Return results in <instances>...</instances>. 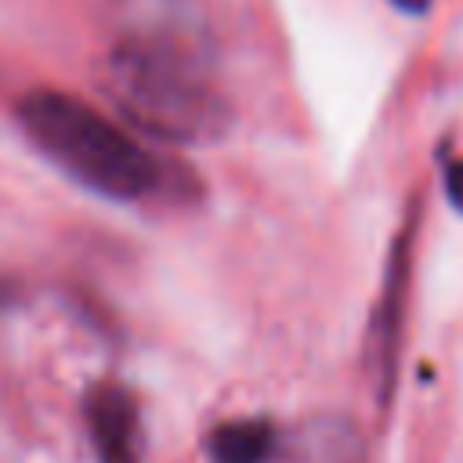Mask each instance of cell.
Instances as JSON below:
<instances>
[{
	"label": "cell",
	"mask_w": 463,
	"mask_h": 463,
	"mask_svg": "<svg viewBox=\"0 0 463 463\" xmlns=\"http://www.w3.org/2000/svg\"><path fill=\"white\" fill-rule=\"evenodd\" d=\"M210 459L213 463H268L279 449V434L268 420H228L213 427L210 441Z\"/></svg>",
	"instance_id": "8992f818"
},
{
	"label": "cell",
	"mask_w": 463,
	"mask_h": 463,
	"mask_svg": "<svg viewBox=\"0 0 463 463\" xmlns=\"http://www.w3.org/2000/svg\"><path fill=\"white\" fill-rule=\"evenodd\" d=\"M18 119L54 166L98 195L137 203L159 195L166 184L159 156L72 94L51 87L29 90L18 105Z\"/></svg>",
	"instance_id": "7a4b0ae2"
},
{
	"label": "cell",
	"mask_w": 463,
	"mask_h": 463,
	"mask_svg": "<svg viewBox=\"0 0 463 463\" xmlns=\"http://www.w3.org/2000/svg\"><path fill=\"white\" fill-rule=\"evenodd\" d=\"M101 87L127 123L166 145H210L232 127V105L213 83V54L116 40Z\"/></svg>",
	"instance_id": "6da1fadb"
},
{
	"label": "cell",
	"mask_w": 463,
	"mask_h": 463,
	"mask_svg": "<svg viewBox=\"0 0 463 463\" xmlns=\"http://www.w3.org/2000/svg\"><path fill=\"white\" fill-rule=\"evenodd\" d=\"M445 195H449V203L463 213V156L445 166Z\"/></svg>",
	"instance_id": "52a82bcc"
},
{
	"label": "cell",
	"mask_w": 463,
	"mask_h": 463,
	"mask_svg": "<svg viewBox=\"0 0 463 463\" xmlns=\"http://www.w3.org/2000/svg\"><path fill=\"white\" fill-rule=\"evenodd\" d=\"M112 11L119 25L116 40L213 54L206 0H112Z\"/></svg>",
	"instance_id": "3957f363"
},
{
	"label": "cell",
	"mask_w": 463,
	"mask_h": 463,
	"mask_svg": "<svg viewBox=\"0 0 463 463\" xmlns=\"http://www.w3.org/2000/svg\"><path fill=\"white\" fill-rule=\"evenodd\" d=\"M409 268H412V224L402 228V235L394 242V253H391L387 271H383V289H380V300H376V311H373V329H369V365H373V383H376L383 402L394 387V362H398Z\"/></svg>",
	"instance_id": "277c9868"
},
{
	"label": "cell",
	"mask_w": 463,
	"mask_h": 463,
	"mask_svg": "<svg viewBox=\"0 0 463 463\" xmlns=\"http://www.w3.org/2000/svg\"><path fill=\"white\" fill-rule=\"evenodd\" d=\"M398 11H405V14H423L427 7H430V0H391Z\"/></svg>",
	"instance_id": "ba28073f"
},
{
	"label": "cell",
	"mask_w": 463,
	"mask_h": 463,
	"mask_svg": "<svg viewBox=\"0 0 463 463\" xmlns=\"http://www.w3.org/2000/svg\"><path fill=\"white\" fill-rule=\"evenodd\" d=\"M98 463H141V409L123 383H98L83 405Z\"/></svg>",
	"instance_id": "5b68a950"
}]
</instances>
